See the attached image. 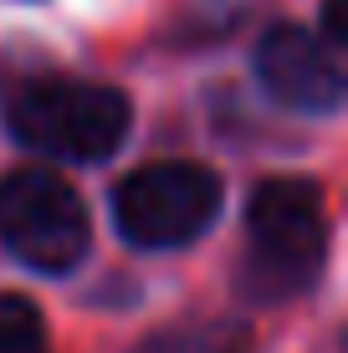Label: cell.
Masks as SVG:
<instances>
[{
  "label": "cell",
  "instance_id": "1",
  "mask_svg": "<svg viewBox=\"0 0 348 353\" xmlns=\"http://www.w3.org/2000/svg\"><path fill=\"white\" fill-rule=\"evenodd\" d=\"M6 128L57 159H108L128 133V97L98 82L36 77L6 92Z\"/></svg>",
  "mask_w": 348,
  "mask_h": 353
},
{
  "label": "cell",
  "instance_id": "2",
  "mask_svg": "<svg viewBox=\"0 0 348 353\" xmlns=\"http://www.w3.org/2000/svg\"><path fill=\"white\" fill-rule=\"evenodd\" d=\"M251 230V276L261 297H292L313 282L328 241L323 194L307 179H267L246 205Z\"/></svg>",
  "mask_w": 348,
  "mask_h": 353
},
{
  "label": "cell",
  "instance_id": "3",
  "mask_svg": "<svg viewBox=\"0 0 348 353\" xmlns=\"http://www.w3.org/2000/svg\"><path fill=\"white\" fill-rule=\"evenodd\" d=\"M215 210H221V179L205 164H190V159L143 164L113 194L118 230L149 251L195 241L215 221Z\"/></svg>",
  "mask_w": 348,
  "mask_h": 353
},
{
  "label": "cell",
  "instance_id": "4",
  "mask_svg": "<svg viewBox=\"0 0 348 353\" xmlns=\"http://www.w3.org/2000/svg\"><path fill=\"white\" fill-rule=\"evenodd\" d=\"M0 246L36 272H72L88 251V210L77 190L46 169L0 179Z\"/></svg>",
  "mask_w": 348,
  "mask_h": 353
},
{
  "label": "cell",
  "instance_id": "5",
  "mask_svg": "<svg viewBox=\"0 0 348 353\" xmlns=\"http://www.w3.org/2000/svg\"><path fill=\"white\" fill-rule=\"evenodd\" d=\"M256 77L282 108L333 113L343 97V72L333 52L303 26H272L256 46Z\"/></svg>",
  "mask_w": 348,
  "mask_h": 353
},
{
  "label": "cell",
  "instance_id": "6",
  "mask_svg": "<svg viewBox=\"0 0 348 353\" xmlns=\"http://www.w3.org/2000/svg\"><path fill=\"white\" fill-rule=\"evenodd\" d=\"M134 353H246V327L236 318H179L149 333Z\"/></svg>",
  "mask_w": 348,
  "mask_h": 353
},
{
  "label": "cell",
  "instance_id": "7",
  "mask_svg": "<svg viewBox=\"0 0 348 353\" xmlns=\"http://www.w3.org/2000/svg\"><path fill=\"white\" fill-rule=\"evenodd\" d=\"M0 353H46V323L21 292H0Z\"/></svg>",
  "mask_w": 348,
  "mask_h": 353
},
{
  "label": "cell",
  "instance_id": "8",
  "mask_svg": "<svg viewBox=\"0 0 348 353\" xmlns=\"http://www.w3.org/2000/svg\"><path fill=\"white\" fill-rule=\"evenodd\" d=\"M323 31H328V41H343V36H348L343 0H323Z\"/></svg>",
  "mask_w": 348,
  "mask_h": 353
}]
</instances>
